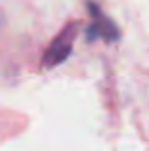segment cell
Returning <instances> with one entry per match:
<instances>
[{
	"instance_id": "obj_2",
	"label": "cell",
	"mask_w": 149,
	"mask_h": 151,
	"mask_svg": "<svg viewBox=\"0 0 149 151\" xmlns=\"http://www.w3.org/2000/svg\"><path fill=\"white\" fill-rule=\"evenodd\" d=\"M90 14V25L86 27V40H103V42H117L120 38V29L117 27V23L97 6L96 2L90 0L86 4Z\"/></svg>"
},
{
	"instance_id": "obj_1",
	"label": "cell",
	"mask_w": 149,
	"mask_h": 151,
	"mask_svg": "<svg viewBox=\"0 0 149 151\" xmlns=\"http://www.w3.org/2000/svg\"><path fill=\"white\" fill-rule=\"evenodd\" d=\"M78 27H80L78 21H69L57 33V37L48 44L44 55H42V63H40L42 69H56L65 59H69V55L73 54L74 40L78 37Z\"/></svg>"
}]
</instances>
